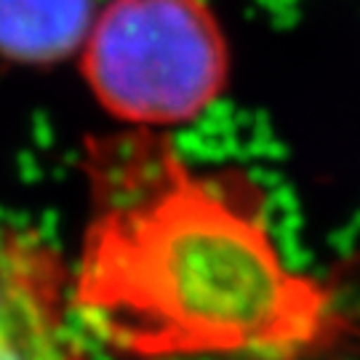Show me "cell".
Segmentation results:
<instances>
[{
	"label": "cell",
	"mask_w": 360,
	"mask_h": 360,
	"mask_svg": "<svg viewBox=\"0 0 360 360\" xmlns=\"http://www.w3.org/2000/svg\"><path fill=\"white\" fill-rule=\"evenodd\" d=\"M0 360H91L72 264L35 227H0Z\"/></svg>",
	"instance_id": "3957f363"
},
{
	"label": "cell",
	"mask_w": 360,
	"mask_h": 360,
	"mask_svg": "<svg viewBox=\"0 0 360 360\" xmlns=\"http://www.w3.org/2000/svg\"><path fill=\"white\" fill-rule=\"evenodd\" d=\"M96 0H0V59L49 67L80 53Z\"/></svg>",
	"instance_id": "277c9868"
},
{
	"label": "cell",
	"mask_w": 360,
	"mask_h": 360,
	"mask_svg": "<svg viewBox=\"0 0 360 360\" xmlns=\"http://www.w3.org/2000/svg\"><path fill=\"white\" fill-rule=\"evenodd\" d=\"M83 168L72 307L89 339L131 360H278L331 331L334 296L288 264L245 174L195 168L150 129L89 142Z\"/></svg>",
	"instance_id": "6da1fadb"
},
{
	"label": "cell",
	"mask_w": 360,
	"mask_h": 360,
	"mask_svg": "<svg viewBox=\"0 0 360 360\" xmlns=\"http://www.w3.org/2000/svg\"><path fill=\"white\" fill-rule=\"evenodd\" d=\"M80 70L107 115L131 129H174L221 99L230 46L208 0H107Z\"/></svg>",
	"instance_id": "7a4b0ae2"
}]
</instances>
